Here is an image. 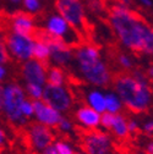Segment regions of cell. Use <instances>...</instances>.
Here are the masks:
<instances>
[{
	"instance_id": "cell-1",
	"label": "cell",
	"mask_w": 153,
	"mask_h": 154,
	"mask_svg": "<svg viewBox=\"0 0 153 154\" xmlns=\"http://www.w3.org/2000/svg\"><path fill=\"white\" fill-rule=\"evenodd\" d=\"M107 20L114 37L125 50L153 56V26L137 11L114 0L107 8Z\"/></svg>"
},
{
	"instance_id": "cell-2",
	"label": "cell",
	"mask_w": 153,
	"mask_h": 154,
	"mask_svg": "<svg viewBox=\"0 0 153 154\" xmlns=\"http://www.w3.org/2000/svg\"><path fill=\"white\" fill-rule=\"evenodd\" d=\"M113 91L132 114H143L153 104V88L145 71L133 69L131 72H119L113 79Z\"/></svg>"
},
{
	"instance_id": "cell-3",
	"label": "cell",
	"mask_w": 153,
	"mask_h": 154,
	"mask_svg": "<svg viewBox=\"0 0 153 154\" xmlns=\"http://www.w3.org/2000/svg\"><path fill=\"white\" fill-rule=\"evenodd\" d=\"M72 65L77 77L88 86L104 88L113 82V71L101 48L93 43L82 41L73 48Z\"/></svg>"
},
{
	"instance_id": "cell-4",
	"label": "cell",
	"mask_w": 153,
	"mask_h": 154,
	"mask_svg": "<svg viewBox=\"0 0 153 154\" xmlns=\"http://www.w3.org/2000/svg\"><path fill=\"white\" fill-rule=\"evenodd\" d=\"M2 93L3 105L0 112L12 127L23 130L30 122L21 114V105L27 98L25 87L17 81H8L2 85Z\"/></svg>"
},
{
	"instance_id": "cell-5",
	"label": "cell",
	"mask_w": 153,
	"mask_h": 154,
	"mask_svg": "<svg viewBox=\"0 0 153 154\" xmlns=\"http://www.w3.org/2000/svg\"><path fill=\"white\" fill-rule=\"evenodd\" d=\"M41 31L49 38L64 42L73 48L82 42V35L73 29L58 12H52L45 16Z\"/></svg>"
},
{
	"instance_id": "cell-6",
	"label": "cell",
	"mask_w": 153,
	"mask_h": 154,
	"mask_svg": "<svg viewBox=\"0 0 153 154\" xmlns=\"http://www.w3.org/2000/svg\"><path fill=\"white\" fill-rule=\"evenodd\" d=\"M55 12H58L65 21L77 31L82 37L88 31L87 8L82 0H55Z\"/></svg>"
},
{
	"instance_id": "cell-7",
	"label": "cell",
	"mask_w": 153,
	"mask_h": 154,
	"mask_svg": "<svg viewBox=\"0 0 153 154\" xmlns=\"http://www.w3.org/2000/svg\"><path fill=\"white\" fill-rule=\"evenodd\" d=\"M23 130L25 143L30 152L36 154H41L56 138L55 130L41 125L36 121L28 124Z\"/></svg>"
},
{
	"instance_id": "cell-8",
	"label": "cell",
	"mask_w": 153,
	"mask_h": 154,
	"mask_svg": "<svg viewBox=\"0 0 153 154\" xmlns=\"http://www.w3.org/2000/svg\"><path fill=\"white\" fill-rule=\"evenodd\" d=\"M42 100L64 115L75 106V94L69 85L54 86L47 83L44 86Z\"/></svg>"
},
{
	"instance_id": "cell-9",
	"label": "cell",
	"mask_w": 153,
	"mask_h": 154,
	"mask_svg": "<svg viewBox=\"0 0 153 154\" xmlns=\"http://www.w3.org/2000/svg\"><path fill=\"white\" fill-rule=\"evenodd\" d=\"M4 41L11 59L17 63H23L32 59L33 47H34V35H26L14 32H6Z\"/></svg>"
},
{
	"instance_id": "cell-10",
	"label": "cell",
	"mask_w": 153,
	"mask_h": 154,
	"mask_svg": "<svg viewBox=\"0 0 153 154\" xmlns=\"http://www.w3.org/2000/svg\"><path fill=\"white\" fill-rule=\"evenodd\" d=\"M81 149L86 154H113L114 138L101 128L87 131L81 136Z\"/></svg>"
},
{
	"instance_id": "cell-11",
	"label": "cell",
	"mask_w": 153,
	"mask_h": 154,
	"mask_svg": "<svg viewBox=\"0 0 153 154\" xmlns=\"http://www.w3.org/2000/svg\"><path fill=\"white\" fill-rule=\"evenodd\" d=\"M47 71L48 64L38 61L36 59H30L20 65V76L23 81V85H47Z\"/></svg>"
},
{
	"instance_id": "cell-12",
	"label": "cell",
	"mask_w": 153,
	"mask_h": 154,
	"mask_svg": "<svg viewBox=\"0 0 153 154\" xmlns=\"http://www.w3.org/2000/svg\"><path fill=\"white\" fill-rule=\"evenodd\" d=\"M48 43L50 47V56L48 61L52 64L50 66H58L65 70L69 69L73 63V47L49 37Z\"/></svg>"
},
{
	"instance_id": "cell-13",
	"label": "cell",
	"mask_w": 153,
	"mask_h": 154,
	"mask_svg": "<svg viewBox=\"0 0 153 154\" xmlns=\"http://www.w3.org/2000/svg\"><path fill=\"white\" fill-rule=\"evenodd\" d=\"M6 26L9 32L26 34V35H34L38 31L34 16L25 12L23 10L11 14L10 17L8 18Z\"/></svg>"
},
{
	"instance_id": "cell-14",
	"label": "cell",
	"mask_w": 153,
	"mask_h": 154,
	"mask_svg": "<svg viewBox=\"0 0 153 154\" xmlns=\"http://www.w3.org/2000/svg\"><path fill=\"white\" fill-rule=\"evenodd\" d=\"M101 115L88 105H80L73 112L76 127L81 128L83 132L94 131L101 128Z\"/></svg>"
},
{
	"instance_id": "cell-15",
	"label": "cell",
	"mask_w": 153,
	"mask_h": 154,
	"mask_svg": "<svg viewBox=\"0 0 153 154\" xmlns=\"http://www.w3.org/2000/svg\"><path fill=\"white\" fill-rule=\"evenodd\" d=\"M33 104H34V116H33L34 121L55 130L56 125L59 124L60 119L63 118V114L52 108L50 105H48L42 99L34 100Z\"/></svg>"
},
{
	"instance_id": "cell-16",
	"label": "cell",
	"mask_w": 153,
	"mask_h": 154,
	"mask_svg": "<svg viewBox=\"0 0 153 154\" xmlns=\"http://www.w3.org/2000/svg\"><path fill=\"white\" fill-rule=\"evenodd\" d=\"M50 56V47L48 43V37L44 32L38 29L34 34V47H33V59L48 64Z\"/></svg>"
},
{
	"instance_id": "cell-17",
	"label": "cell",
	"mask_w": 153,
	"mask_h": 154,
	"mask_svg": "<svg viewBox=\"0 0 153 154\" xmlns=\"http://www.w3.org/2000/svg\"><path fill=\"white\" fill-rule=\"evenodd\" d=\"M85 103L99 114L105 112V92L95 87L87 89L85 92Z\"/></svg>"
},
{
	"instance_id": "cell-18",
	"label": "cell",
	"mask_w": 153,
	"mask_h": 154,
	"mask_svg": "<svg viewBox=\"0 0 153 154\" xmlns=\"http://www.w3.org/2000/svg\"><path fill=\"white\" fill-rule=\"evenodd\" d=\"M110 133V136L117 140V141H125L130 137V132L127 127V116L123 112L115 114L113 119V124L108 131Z\"/></svg>"
},
{
	"instance_id": "cell-19",
	"label": "cell",
	"mask_w": 153,
	"mask_h": 154,
	"mask_svg": "<svg viewBox=\"0 0 153 154\" xmlns=\"http://www.w3.org/2000/svg\"><path fill=\"white\" fill-rule=\"evenodd\" d=\"M73 150V143L70 140L61 137L55 138V141L49 147H47L41 154H72Z\"/></svg>"
},
{
	"instance_id": "cell-20",
	"label": "cell",
	"mask_w": 153,
	"mask_h": 154,
	"mask_svg": "<svg viewBox=\"0 0 153 154\" xmlns=\"http://www.w3.org/2000/svg\"><path fill=\"white\" fill-rule=\"evenodd\" d=\"M47 83L54 86L69 85V73L65 69L58 66H48L47 71Z\"/></svg>"
},
{
	"instance_id": "cell-21",
	"label": "cell",
	"mask_w": 153,
	"mask_h": 154,
	"mask_svg": "<svg viewBox=\"0 0 153 154\" xmlns=\"http://www.w3.org/2000/svg\"><path fill=\"white\" fill-rule=\"evenodd\" d=\"M115 65L121 72H131L133 69H136V60L130 51H118L114 56Z\"/></svg>"
},
{
	"instance_id": "cell-22",
	"label": "cell",
	"mask_w": 153,
	"mask_h": 154,
	"mask_svg": "<svg viewBox=\"0 0 153 154\" xmlns=\"http://www.w3.org/2000/svg\"><path fill=\"white\" fill-rule=\"evenodd\" d=\"M124 105L119 95L114 91L105 92V111L110 114H120L124 111Z\"/></svg>"
},
{
	"instance_id": "cell-23",
	"label": "cell",
	"mask_w": 153,
	"mask_h": 154,
	"mask_svg": "<svg viewBox=\"0 0 153 154\" xmlns=\"http://www.w3.org/2000/svg\"><path fill=\"white\" fill-rule=\"evenodd\" d=\"M55 130H56V132H59L60 134H63V136H70V134L73 133L75 130H76V124L70 118L63 115V118L60 119L59 124L56 125Z\"/></svg>"
},
{
	"instance_id": "cell-24",
	"label": "cell",
	"mask_w": 153,
	"mask_h": 154,
	"mask_svg": "<svg viewBox=\"0 0 153 154\" xmlns=\"http://www.w3.org/2000/svg\"><path fill=\"white\" fill-rule=\"evenodd\" d=\"M21 5L23 8V11L32 15V16L41 14L42 10H43L42 0H22Z\"/></svg>"
},
{
	"instance_id": "cell-25",
	"label": "cell",
	"mask_w": 153,
	"mask_h": 154,
	"mask_svg": "<svg viewBox=\"0 0 153 154\" xmlns=\"http://www.w3.org/2000/svg\"><path fill=\"white\" fill-rule=\"evenodd\" d=\"M25 92L27 94V98L31 100H41L43 98V91L44 87L39 85H23Z\"/></svg>"
},
{
	"instance_id": "cell-26",
	"label": "cell",
	"mask_w": 153,
	"mask_h": 154,
	"mask_svg": "<svg viewBox=\"0 0 153 154\" xmlns=\"http://www.w3.org/2000/svg\"><path fill=\"white\" fill-rule=\"evenodd\" d=\"M21 114L23 115V118H26L28 121L33 119V116H34V104H33V100H31L30 98L25 99V102L21 105Z\"/></svg>"
},
{
	"instance_id": "cell-27",
	"label": "cell",
	"mask_w": 153,
	"mask_h": 154,
	"mask_svg": "<svg viewBox=\"0 0 153 154\" xmlns=\"http://www.w3.org/2000/svg\"><path fill=\"white\" fill-rule=\"evenodd\" d=\"M10 60H11V57L9 55V51H8L5 41H4V37H0V64L6 65Z\"/></svg>"
},
{
	"instance_id": "cell-28",
	"label": "cell",
	"mask_w": 153,
	"mask_h": 154,
	"mask_svg": "<svg viewBox=\"0 0 153 154\" xmlns=\"http://www.w3.org/2000/svg\"><path fill=\"white\" fill-rule=\"evenodd\" d=\"M127 127H129L130 134H133V133H137L140 131L141 124L135 118H127Z\"/></svg>"
},
{
	"instance_id": "cell-29",
	"label": "cell",
	"mask_w": 153,
	"mask_h": 154,
	"mask_svg": "<svg viewBox=\"0 0 153 154\" xmlns=\"http://www.w3.org/2000/svg\"><path fill=\"white\" fill-rule=\"evenodd\" d=\"M9 134L4 127L0 126V149H5L9 146Z\"/></svg>"
},
{
	"instance_id": "cell-30",
	"label": "cell",
	"mask_w": 153,
	"mask_h": 154,
	"mask_svg": "<svg viewBox=\"0 0 153 154\" xmlns=\"http://www.w3.org/2000/svg\"><path fill=\"white\" fill-rule=\"evenodd\" d=\"M86 8H88L93 12H101L104 9V5L102 3V0H92V2L88 3V5Z\"/></svg>"
},
{
	"instance_id": "cell-31",
	"label": "cell",
	"mask_w": 153,
	"mask_h": 154,
	"mask_svg": "<svg viewBox=\"0 0 153 154\" xmlns=\"http://www.w3.org/2000/svg\"><path fill=\"white\" fill-rule=\"evenodd\" d=\"M141 128H142V132L146 133V134H148V136L153 134V119L146 120V121L141 125Z\"/></svg>"
},
{
	"instance_id": "cell-32",
	"label": "cell",
	"mask_w": 153,
	"mask_h": 154,
	"mask_svg": "<svg viewBox=\"0 0 153 154\" xmlns=\"http://www.w3.org/2000/svg\"><path fill=\"white\" fill-rule=\"evenodd\" d=\"M8 75H9L8 66H6V65H4V64H0V85L6 81Z\"/></svg>"
},
{
	"instance_id": "cell-33",
	"label": "cell",
	"mask_w": 153,
	"mask_h": 154,
	"mask_svg": "<svg viewBox=\"0 0 153 154\" xmlns=\"http://www.w3.org/2000/svg\"><path fill=\"white\" fill-rule=\"evenodd\" d=\"M136 2H137L142 8H145V9H149V8L153 6V2H152V0H136Z\"/></svg>"
},
{
	"instance_id": "cell-34",
	"label": "cell",
	"mask_w": 153,
	"mask_h": 154,
	"mask_svg": "<svg viewBox=\"0 0 153 154\" xmlns=\"http://www.w3.org/2000/svg\"><path fill=\"white\" fill-rule=\"evenodd\" d=\"M145 72H146V75H147V77H148V80H149V81H153V64L149 65Z\"/></svg>"
},
{
	"instance_id": "cell-35",
	"label": "cell",
	"mask_w": 153,
	"mask_h": 154,
	"mask_svg": "<svg viewBox=\"0 0 153 154\" xmlns=\"http://www.w3.org/2000/svg\"><path fill=\"white\" fill-rule=\"evenodd\" d=\"M145 152H146V154H153V141L147 142L146 148H145Z\"/></svg>"
},
{
	"instance_id": "cell-36",
	"label": "cell",
	"mask_w": 153,
	"mask_h": 154,
	"mask_svg": "<svg viewBox=\"0 0 153 154\" xmlns=\"http://www.w3.org/2000/svg\"><path fill=\"white\" fill-rule=\"evenodd\" d=\"M10 5H20L22 3V0H6Z\"/></svg>"
},
{
	"instance_id": "cell-37",
	"label": "cell",
	"mask_w": 153,
	"mask_h": 154,
	"mask_svg": "<svg viewBox=\"0 0 153 154\" xmlns=\"http://www.w3.org/2000/svg\"><path fill=\"white\" fill-rule=\"evenodd\" d=\"M2 105H3V93H2V85H0V110H2Z\"/></svg>"
},
{
	"instance_id": "cell-38",
	"label": "cell",
	"mask_w": 153,
	"mask_h": 154,
	"mask_svg": "<svg viewBox=\"0 0 153 154\" xmlns=\"http://www.w3.org/2000/svg\"><path fill=\"white\" fill-rule=\"evenodd\" d=\"M72 154H86L82 149H75L73 152H72Z\"/></svg>"
},
{
	"instance_id": "cell-39",
	"label": "cell",
	"mask_w": 153,
	"mask_h": 154,
	"mask_svg": "<svg viewBox=\"0 0 153 154\" xmlns=\"http://www.w3.org/2000/svg\"><path fill=\"white\" fill-rule=\"evenodd\" d=\"M132 154H146V152H145V150H137V152L132 153Z\"/></svg>"
},
{
	"instance_id": "cell-40",
	"label": "cell",
	"mask_w": 153,
	"mask_h": 154,
	"mask_svg": "<svg viewBox=\"0 0 153 154\" xmlns=\"http://www.w3.org/2000/svg\"><path fill=\"white\" fill-rule=\"evenodd\" d=\"M151 82H152V83H151V86H152V88H153V81H151Z\"/></svg>"
},
{
	"instance_id": "cell-41",
	"label": "cell",
	"mask_w": 153,
	"mask_h": 154,
	"mask_svg": "<svg viewBox=\"0 0 153 154\" xmlns=\"http://www.w3.org/2000/svg\"><path fill=\"white\" fill-rule=\"evenodd\" d=\"M28 154H36V153H32V152H30V153H28Z\"/></svg>"
},
{
	"instance_id": "cell-42",
	"label": "cell",
	"mask_w": 153,
	"mask_h": 154,
	"mask_svg": "<svg viewBox=\"0 0 153 154\" xmlns=\"http://www.w3.org/2000/svg\"><path fill=\"white\" fill-rule=\"evenodd\" d=\"M0 21H2V15H0Z\"/></svg>"
},
{
	"instance_id": "cell-43",
	"label": "cell",
	"mask_w": 153,
	"mask_h": 154,
	"mask_svg": "<svg viewBox=\"0 0 153 154\" xmlns=\"http://www.w3.org/2000/svg\"><path fill=\"white\" fill-rule=\"evenodd\" d=\"M0 154H2V149H0Z\"/></svg>"
},
{
	"instance_id": "cell-44",
	"label": "cell",
	"mask_w": 153,
	"mask_h": 154,
	"mask_svg": "<svg viewBox=\"0 0 153 154\" xmlns=\"http://www.w3.org/2000/svg\"><path fill=\"white\" fill-rule=\"evenodd\" d=\"M152 2H153V0H152Z\"/></svg>"
}]
</instances>
